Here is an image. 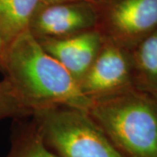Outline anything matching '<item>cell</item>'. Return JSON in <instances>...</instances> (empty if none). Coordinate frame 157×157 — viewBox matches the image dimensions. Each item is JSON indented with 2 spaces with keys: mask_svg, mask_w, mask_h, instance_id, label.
Returning <instances> with one entry per match:
<instances>
[{
  "mask_svg": "<svg viewBox=\"0 0 157 157\" xmlns=\"http://www.w3.org/2000/svg\"><path fill=\"white\" fill-rule=\"evenodd\" d=\"M5 51H6V45H4L3 41L0 39V65H1V62L3 60V57L5 54Z\"/></svg>",
  "mask_w": 157,
  "mask_h": 157,
  "instance_id": "4fadbf2b",
  "label": "cell"
},
{
  "mask_svg": "<svg viewBox=\"0 0 157 157\" xmlns=\"http://www.w3.org/2000/svg\"><path fill=\"white\" fill-rule=\"evenodd\" d=\"M101 7L98 29L129 51L157 29V0H105Z\"/></svg>",
  "mask_w": 157,
  "mask_h": 157,
  "instance_id": "277c9868",
  "label": "cell"
},
{
  "mask_svg": "<svg viewBox=\"0 0 157 157\" xmlns=\"http://www.w3.org/2000/svg\"><path fill=\"white\" fill-rule=\"evenodd\" d=\"M101 6L88 2L41 6L30 25L38 39H59L97 28Z\"/></svg>",
  "mask_w": 157,
  "mask_h": 157,
  "instance_id": "8992f818",
  "label": "cell"
},
{
  "mask_svg": "<svg viewBox=\"0 0 157 157\" xmlns=\"http://www.w3.org/2000/svg\"><path fill=\"white\" fill-rule=\"evenodd\" d=\"M79 86L91 100L135 86L131 51L105 38L101 51L80 80Z\"/></svg>",
  "mask_w": 157,
  "mask_h": 157,
  "instance_id": "5b68a950",
  "label": "cell"
},
{
  "mask_svg": "<svg viewBox=\"0 0 157 157\" xmlns=\"http://www.w3.org/2000/svg\"><path fill=\"white\" fill-rule=\"evenodd\" d=\"M134 85L157 98V29L131 50Z\"/></svg>",
  "mask_w": 157,
  "mask_h": 157,
  "instance_id": "9c48e42d",
  "label": "cell"
},
{
  "mask_svg": "<svg viewBox=\"0 0 157 157\" xmlns=\"http://www.w3.org/2000/svg\"><path fill=\"white\" fill-rule=\"evenodd\" d=\"M34 114L37 132L59 157H124L87 112L62 107Z\"/></svg>",
  "mask_w": 157,
  "mask_h": 157,
  "instance_id": "3957f363",
  "label": "cell"
},
{
  "mask_svg": "<svg viewBox=\"0 0 157 157\" xmlns=\"http://www.w3.org/2000/svg\"><path fill=\"white\" fill-rule=\"evenodd\" d=\"M0 69L33 113L62 107L87 112L91 106L79 83L45 52L30 29L6 46Z\"/></svg>",
  "mask_w": 157,
  "mask_h": 157,
  "instance_id": "6da1fadb",
  "label": "cell"
},
{
  "mask_svg": "<svg viewBox=\"0 0 157 157\" xmlns=\"http://www.w3.org/2000/svg\"><path fill=\"white\" fill-rule=\"evenodd\" d=\"M88 114L124 157H157V98L135 86L92 100Z\"/></svg>",
  "mask_w": 157,
  "mask_h": 157,
  "instance_id": "7a4b0ae2",
  "label": "cell"
},
{
  "mask_svg": "<svg viewBox=\"0 0 157 157\" xmlns=\"http://www.w3.org/2000/svg\"><path fill=\"white\" fill-rule=\"evenodd\" d=\"M39 40L45 52L79 83L95 60L105 37L100 29L95 28L65 38Z\"/></svg>",
  "mask_w": 157,
  "mask_h": 157,
  "instance_id": "52a82bcc",
  "label": "cell"
},
{
  "mask_svg": "<svg viewBox=\"0 0 157 157\" xmlns=\"http://www.w3.org/2000/svg\"><path fill=\"white\" fill-rule=\"evenodd\" d=\"M32 113L33 112L23 102L11 82L6 78L0 80V121Z\"/></svg>",
  "mask_w": 157,
  "mask_h": 157,
  "instance_id": "30bf717a",
  "label": "cell"
},
{
  "mask_svg": "<svg viewBox=\"0 0 157 157\" xmlns=\"http://www.w3.org/2000/svg\"><path fill=\"white\" fill-rule=\"evenodd\" d=\"M42 0H0V39L7 45L30 29Z\"/></svg>",
  "mask_w": 157,
  "mask_h": 157,
  "instance_id": "ba28073f",
  "label": "cell"
},
{
  "mask_svg": "<svg viewBox=\"0 0 157 157\" xmlns=\"http://www.w3.org/2000/svg\"><path fill=\"white\" fill-rule=\"evenodd\" d=\"M14 157H59L45 144L38 132L28 136L19 146Z\"/></svg>",
  "mask_w": 157,
  "mask_h": 157,
  "instance_id": "8fae6325",
  "label": "cell"
},
{
  "mask_svg": "<svg viewBox=\"0 0 157 157\" xmlns=\"http://www.w3.org/2000/svg\"><path fill=\"white\" fill-rule=\"evenodd\" d=\"M105 0H42V6L60 4V3H70V2H88L101 6Z\"/></svg>",
  "mask_w": 157,
  "mask_h": 157,
  "instance_id": "7c38bea8",
  "label": "cell"
}]
</instances>
